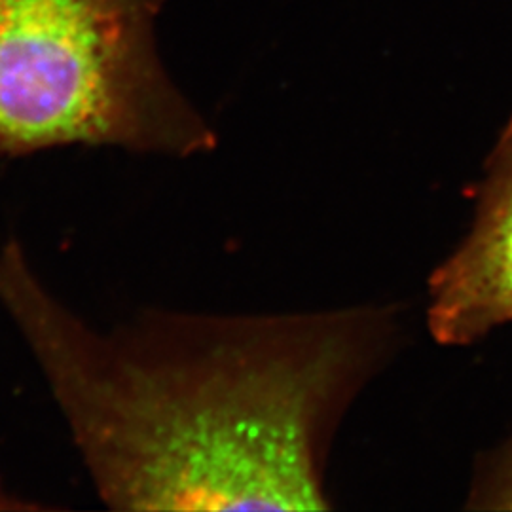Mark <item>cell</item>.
Returning <instances> with one entry per match:
<instances>
[{
	"instance_id": "6da1fadb",
	"label": "cell",
	"mask_w": 512,
	"mask_h": 512,
	"mask_svg": "<svg viewBox=\"0 0 512 512\" xmlns=\"http://www.w3.org/2000/svg\"><path fill=\"white\" fill-rule=\"evenodd\" d=\"M0 304L103 503L116 511H327L349 406L397 346L393 306L148 311L103 332L59 302L16 239Z\"/></svg>"
},
{
	"instance_id": "3957f363",
	"label": "cell",
	"mask_w": 512,
	"mask_h": 512,
	"mask_svg": "<svg viewBox=\"0 0 512 512\" xmlns=\"http://www.w3.org/2000/svg\"><path fill=\"white\" fill-rule=\"evenodd\" d=\"M475 219L427 285V327L440 346H473L512 323V116L473 192Z\"/></svg>"
},
{
	"instance_id": "5b68a950",
	"label": "cell",
	"mask_w": 512,
	"mask_h": 512,
	"mask_svg": "<svg viewBox=\"0 0 512 512\" xmlns=\"http://www.w3.org/2000/svg\"><path fill=\"white\" fill-rule=\"evenodd\" d=\"M10 509H37V507L18 501V499H12L10 495L4 494L0 490V511H10Z\"/></svg>"
},
{
	"instance_id": "7a4b0ae2",
	"label": "cell",
	"mask_w": 512,
	"mask_h": 512,
	"mask_svg": "<svg viewBox=\"0 0 512 512\" xmlns=\"http://www.w3.org/2000/svg\"><path fill=\"white\" fill-rule=\"evenodd\" d=\"M165 0H0V158L65 147L190 158L217 131L167 73Z\"/></svg>"
},
{
	"instance_id": "277c9868",
	"label": "cell",
	"mask_w": 512,
	"mask_h": 512,
	"mask_svg": "<svg viewBox=\"0 0 512 512\" xmlns=\"http://www.w3.org/2000/svg\"><path fill=\"white\" fill-rule=\"evenodd\" d=\"M465 507L471 511H512V437L480 459Z\"/></svg>"
}]
</instances>
